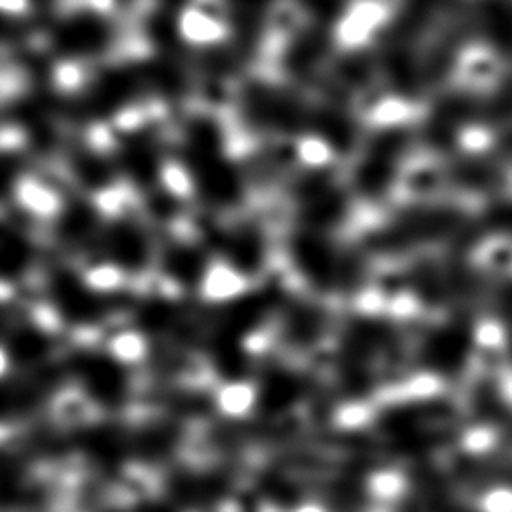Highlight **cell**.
<instances>
[{"instance_id":"6da1fadb","label":"cell","mask_w":512,"mask_h":512,"mask_svg":"<svg viewBox=\"0 0 512 512\" xmlns=\"http://www.w3.org/2000/svg\"><path fill=\"white\" fill-rule=\"evenodd\" d=\"M242 290V278L228 266H214L204 278V294L212 300L232 298Z\"/></svg>"},{"instance_id":"7a4b0ae2","label":"cell","mask_w":512,"mask_h":512,"mask_svg":"<svg viewBox=\"0 0 512 512\" xmlns=\"http://www.w3.org/2000/svg\"><path fill=\"white\" fill-rule=\"evenodd\" d=\"M254 392L246 384H230L220 392V408L228 414H244L252 404Z\"/></svg>"},{"instance_id":"3957f363","label":"cell","mask_w":512,"mask_h":512,"mask_svg":"<svg viewBox=\"0 0 512 512\" xmlns=\"http://www.w3.org/2000/svg\"><path fill=\"white\" fill-rule=\"evenodd\" d=\"M114 352L118 354V358L122 360H132L142 352V340L136 336H120L114 342Z\"/></svg>"},{"instance_id":"277c9868","label":"cell","mask_w":512,"mask_h":512,"mask_svg":"<svg viewBox=\"0 0 512 512\" xmlns=\"http://www.w3.org/2000/svg\"><path fill=\"white\" fill-rule=\"evenodd\" d=\"M6 364H8V360H6V354L0 350V374L6 370Z\"/></svg>"}]
</instances>
